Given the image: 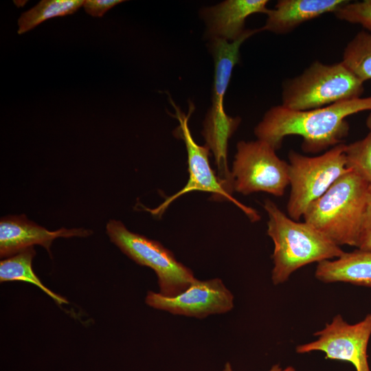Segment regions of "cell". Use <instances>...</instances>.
I'll return each mask as SVG.
<instances>
[{
  "instance_id": "obj_8",
  "label": "cell",
  "mask_w": 371,
  "mask_h": 371,
  "mask_svg": "<svg viewBox=\"0 0 371 371\" xmlns=\"http://www.w3.org/2000/svg\"><path fill=\"white\" fill-rule=\"evenodd\" d=\"M169 100L175 109L172 115L179 122L175 129V136L181 138L185 143L188 154L189 179L186 185L167 199L157 208L152 210L155 214H162L168 205L177 198L192 191L210 192L214 201H229L240 207L251 221L259 220L260 216L252 208L246 207L229 193L221 183L217 175L210 166L209 161L210 149L207 146H200L194 140L188 126V120L195 107L189 102L188 114H185L169 96Z\"/></svg>"
},
{
  "instance_id": "obj_2",
  "label": "cell",
  "mask_w": 371,
  "mask_h": 371,
  "mask_svg": "<svg viewBox=\"0 0 371 371\" xmlns=\"http://www.w3.org/2000/svg\"><path fill=\"white\" fill-rule=\"evenodd\" d=\"M263 207L268 215L267 234L274 248L271 280L274 285L286 282L297 270L305 265L333 260L344 252L314 227L286 216L270 199Z\"/></svg>"
},
{
  "instance_id": "obj_16",
  "label": "cell",
  "mask_w": 371,
  "mask_h": 371,
  "mask_svg": "<svg viewBox=\"0 0 371 371\" xmlns=\"http://www.w3.org/2000/svg\"><path fill=\"white\" fill-rule=\"evenodd\" d=\"M82 0H42L23 12L18 20V34H24L50 18L71 14L83 5Z\"/></svg>"
},
{
  "instance_id": "obj_13",
  "label": "cell",
  "mask_w": 371,
  "mask_h": 371,
  "mask_svg": "<svg viewBox=\"0 0 371 371\" xmlns=\"http://www.w3.org/2000/svg\"><path fill=\"white\" fill-rule=\"evenodd\" d=\"M347 0H280L267 13L261 31L278 34L291 32L300 25L326 13H335Z\"/></svg>"
},
{
  "instance_id": "obj_21",
  "label": "cell",
  "mask_w": 371,
  "mask_h": 371,
  "mask_svg": "<svg viewBox=\"0 0 371 371\" xmlns=\"http://www.w3.org/2000/svg\"><path fill=\"white\" fill-rule=\"evenodd\" d=\"M123 1V0H86L82 6L88 14L101 17L106 12Z\"/></svg>"
},
{
  "instance_id": "obj_7",
  "label": "cell",
  "mask_w": 371,
  "mask_h": 371,
  "mask_svg": "<svg viewBox=\"0 0 371 371\" xmlns=\"http://www.w3.org/2000/svg\"><path fill=\"white\" fill-rule=\"evenodd\" d=\"M265 141H240L231 171L234 191L244 195L265 192L283 196L289 185V163Z\"/></svg>"
},
{
  "instance_id": "obj_5",
  "label": "cell",
  "mask_w": 371,
  "mask_h": 371,
  "mask_svg": "<svg viewBox=\"0 0 371 371\" xmlns=\"http://www.w3.org/2000/svg\"><path fill=\"white\" fill-rule=\"evenodd\" d=\"M346 144H340L317 157L289 153L290 194L288 215L298 221L308 206L350 170L347 167Z\"/></svg>"
},
{
  "instance_id": "obj_20",
  "label": "cell",
  "mask_w": 371,
  "mask_h": 371,
  "mask_svg": "<svg viewBox=\"0 0 371 371\" xmlns=\"http://www.w3.org/2000/svg\"><path fill=\"white\" fill-rule=\"evenodd\" d=\"M357 247L363 250H371V184Z\"/></svg>"
},
{
  "instance_id": "obj_15",
  "label": "cell",
  "mask_w": 371,
  "mask_h": 371,
  "mask_svg": "<svg viewBox=\"0 0 371 371\" xmlns=\"http://www.w3.org/2000/svg\"><path fill=\"white\" fill-rule=\"evenodd\" d=\"M36 255L33 247H28L16 254L0 262V282L23 281L31 283L47 294L54 302L61 305L68 304L67 300L46 287L32 269V259Z\"/></svg>"
},
{
  "instance_id": "obj_18",
  "label": "cell",
  "mask_w": 371,
  "mask_h": 371,
  "mask_svg": "<svg viewBox=\"0 0 371 371\" xmlns=\"http://www.w3.org/2000/svg\"><path fill=\"white\" fill-rule=\"evenodd\" d=\"M367 135L361 139L346 145L347 167L371 184V112L366 121Z\"/></svg>"
},
{
  "instance_id": "obj_1",
  "label": "cell",
  "mask_w": 371,
  "mask_h": 371,
  "mask_svg": "<svg viewBox=\"0 0 371 371\" xmlns=\"http://www.w3.org/2000/svg\"><path fill=\"white\" fill-rule=\"evenodd\" d=\"M371 111V95L341 101L308 111H293L282 104L271 107L254 128L258 139L276 150L289 135L302 137V149L317 153L342 144L349 132L346 117Z\"/></svg>"
},
{
  "instance_id": "obj_11",
  "label": "cell",
  "mask_w": 371,
  "mask_h": 371,
  "mask_svg": "<svg viewBox=\"0 0 371 371\" xmlns=\"http://www.w3.org/2000/svg\"><path fill=\"white\" fill-rule=\"evenodd\" d=\"M92 233L91 229L85 228L49 231L29 221L23 214L8 216L0 221V256L10 257L34 245L43 246L52 256L50 247L55 238L87 237Z\"/></svg>"
},
{
  "instance_id": "obj_17",
  "label": "cell",
  "mask_w": 371,
  "mask_h": 371,
  "mask_svg": "<svg viewBox=\"0 0 371 371\" xmlns=\"http://www.w3.org/2000/svg\"><path fill=\"white\" fill-rule=\"evenodd\" d=\"M341 61L361 81L370 80L371 32H358L345 47Z\"/></svg>"
},
{
  "instance_id": "obj_14",
  "label": "cell",
  "mask_w": 371,
  "mask_h": 371,
  "mask_svg": "<svg viewBox=\"0 0 371 371\" xmlns=\"http://www.w3.org/2000/svg\"><path fill=\"white\" fill-rule=\"evenodd\" d=\"M317 280L324 283L346 282L371 287V250L357 249L339 258L317 263Z\"/></svg>"
},
{
  "instance_id": "obj_12",
  "label": "cell",
  "mask_w": 371,
  "mask_h": 371,
  "mask_svg": "<svg viewBox=\"0 0 371 371\" xmlns=\"http://www.w3.org/2000/svg\"><path fill=\"white\" fill-rule=\"evenodd\" d=\"M267 0H226L201 10L206 25L207 38H222L232 42L245 32L246 19L253 14L269 11Z\"/></svg>"
},
{
  "instance_id": "obj_19",
  "label": "cell",
  "mask_w": 371,
  "mask_h": 371,
  "mask_svg": "<svg viewBox=\"0 0 371 371\" xmlns=\"http://www.w3.org/2000/svg\"><path fill=\"white\" fill-rule=\"evenodd\" d=\"M334 14L339 20L359 24L366 31L371 32V0L349 1Z\"/></svg>"
},
{
  "instance_id": "obj_9",
  "label": "cell",
  "mask_w": 371,
  "mask_h": 371,
  "mask_svg": "<svg viewBox=\"0 0 371 371\" xmlns=\"http://www.w3.org/2000/svg\"><path fill=\"white\" fill-rule=\"evenodd\" d=\"M314 336L317 337L315 341L297 346L296 352L320 351L325 353L326 359L349 362L356 371H370L367 350L371 336V313L355 324L348 323L337 314Z\"/></svg>"
},
{
  "instance_id": "obj_3",
  "label": "cell",
  "mask_w": 371,
  "mask_h": 371,
  "mask_svg": "<svg viewBox=\"0 0 371 371\" xmlns=\"http://www.w3.org/2000/svg\"><path fill=\"white\" fill-rule=\"evenodd\" d=\"M370 184L350 170L306 210L304 222L339 246L357 247Z\"/></svg>"
},
{
  "instance_id": "obj_4",
  "label": "cell",
  "mask_w": 371,
  "mask_h": 371,
  "mask_svg": "<svg viewBox=\"0 0 371 371\" xmlns=\"http://www.w3.org/2000/svg\"><path fill=\"white\" fill-rule=\"evenodd\" d=\"M363 83L342 61H315L301 74L284 82L282 105L293 111H308L360 98Z\"/></svg>"
},
{
  "instance_id": "obj_22",
  "label": "cell",
  "mask_w": 371,
  "mask_h": 371,
  "mask_svg": "<svg viewBox=\"0 0 371 371\" xmlns=\"http://www.w3.org/2000/svg\"><path fill=\"white\" fill-rule=\"evenodd\" d=\"M223 371H233L230 363H225ZM269 371H295V369L293 366H287L283 368L279 364H275Z\"/></svg>"
},
{
  "instance_id": "obj_6",
  "label": "cell",
  "mask_w": 371,
  "mask_h": 371,
  "mask_svg": "<svg viewBox=\"0 0 371 371\" xmlns=\"http://www.w3.org/2000/svg\"><path fill=\"white\" fill-rule=\"evenodd\" d=\"M106 229L111 241L124 254L154 270L161 295L176 296L196 280L192 270L177 260L159 242L129 231L120 221L110 220Z\"/></svg>"
},
{
  "instance_id": "obj_10",
  "label": "cell",
  "mask_w": 371,
  "mask_h": 371,
  "mask_svg": "<svg viewBox=\"0 0 371 371\" xmlns=\"http://www.w3.org/2000/svg\"><path fill=\"white\" fill-rule=\"evenodd\" d=\"M145 302L149 306L173 315L204 318L222 314L234 308V295L222 280H196L185 291L174 297L149 291Z\"/></svg>"
}]
</instances>
